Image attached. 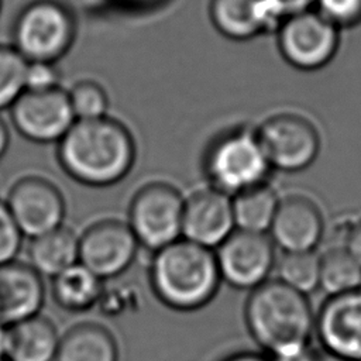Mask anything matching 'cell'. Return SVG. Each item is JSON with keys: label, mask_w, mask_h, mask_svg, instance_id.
Segmentation results:
<instances>
[{"label": "cell", "mask_w": 361, "mask_h": 361, "mask_svg": "<svg viewBox=\"0 0 361 361\" xmlns=\"http://www.w3.org/2000/svg\"><path fill=\"white\" fill-rule=\"evenodd\" d=\"M135 157L131 131L110 116L76 120L56 149L58 162L66 175L92 188L111 186L124 179Z\"/></svg>", "instance_id": "1"}, {"label": "cell", "mask_w": 361, "mask_h": 361, "mask_svg": "<svg viewBox=\"0 0 361 361\" xmlns=\"http://www.w3.org/2000/svg\"><path fill=\"white\" fill-rule=\"evenodd\" d=\"M244 319L257 344L279 361L305 351L314 327L306 295L279 279H268L251 290Z\"/></svg>", "instance_id": "2"}, {"label": "cell", "mask_w": 361, "mask_h": 361, "mask_svg": "<svg viewBox=\"0 0 361 361\" xmlns=\"http://www.w3.org/2000/svg\"><path fill=\"white\" fill-rule=\"evenodd\" d=\"M221 282L212 248L183 237L154 251L149 264V285L168 307L192 312L206 306Z\"/></svg>", "instance_id": "3"}, {"label": "cell", "mask_w": 361, "mask_h": 361, "mask_svg": "<svg viewBox=\"0 0 361 361\" xmlns=\"http://www.w3.org/2000/svg\"><path fill=\"white\" fill-rule=\"evenodd\" d=\"M271 169L255 128L244 126L213 138L203 157V172L210 186L231 197L265 185Z\"/></svg>", "instance_id": "4"}, {"label": "cell", "mask_w": 361, "mask_h": 361, "mask_svg": "<svg viewBox=\"0 0 361 361\" xmlns=\"http://www.w3.org/2000/svg\"><path fill=\"white\" fill-rule=\"evenodd\" d=\"M76 23L72 11L58 0H32L13 24V47L27 62H56L72 47Z\"/></svg>", "instance_id": "5"}, {"label": "cell", "mask_w": 361, "mask_h": 361, "mask_svg": "<svg viewBox=\"0 0 361 361\" xmlns=\"http://www.w3.org/2000/svg\"><path fill=\"white\" fill-rule=\"evenodd\" d=\"M185 197L166 182L141 186L128 206L127 224L140 245L152 252L182 237Z\"/></svg>", "instance_id": "6"}, {"label": "cell", "mask_w": 361, "mask_h": 361, "mask_svg": "<svg viewBox=\"0 0 361 361\" xmlns=\"http://www.w3.org/2000/svg\"><path fill=\"white\" fill-rule=\"evenodd\" d=\"M340 31L314 8L286 17L276 30L283 59L296 69L316 71L337 54Z\"/></svg>", "instance_id": "7"}, {"label": "cell", "mask_w": 361, "mask_h": 361, "mask_svg": "<svg viewBox=\"0 0 361 361\" xmlns=\"http://www.w3.org/2000/svg\"><path fill=\"white\" fill-rule=\"evenodd\" d=\"M255 133L271 168L279 171L298 172L307 168L320 149L317 130L299 114H274L264 120Z\"/></svg>", "instance_id": "8"}, {"label": "cell", "mask_w": 361, "mask_h": 361, "mask_svg": "<svg viewBox=\"0 0 361 361\" xmlns=\"http://www.w3.org/2000/svg\"><path fill=\"white\" fill-rule=\"evenodd\" d=\"M14 128L28 141L59 142L76 121L68 92L61 86L49 90H24L10 107Z\"/></svg>", "instance_id": "9"}, {"label": "cell", "mask_w": 361, "mask_h": 361, "mask_svg": "<svg viewBox=\"0 0 361 361\" xmlns=\"http://www.w3.org/2000/svg\"><path fill=\"white\" fill-rule=\"evenodd\" d=\"M221 281L235 289H255L275 265L271 237L235 228L214 251Z\"/></svg>", "instance_id": "10"}, {"label": "cell", "mask_w": 361, "mask_h": 361, "mask_svg": "<svg viewBox=\"0 0 361 361\" xmlns=\"http://www.w3.org/2000/svg\"><path fill=\"white\" fill-rule=\"evenodd\" d=\"M24 237H38L63 226L65 199L58 186L39 175L20 178L4 202Z\"/></svg>", "instance_id": "11"}, {"label": "cell", "mask_w": 361, "mask_h": 361, "mask_svg": "<svg viewBox=\"0 0 361 361\" xmlns=\"http://www.w3.org/2000/svg\"><path fill=\"white\" fill-rule=\"evenodd\" d=\"M138 247L127 221L103 219L79 237V262L100 279H113L131 267Z\"/></svg>", "instance_id": "12"}, {"label": "cell", "mask_w": 361, "mask_h": 361, "mask_svg": "<svg viewBox=\"0 0 361 361\" xmlns=\"http://www.w3.org/2000/svg\"><path fill=\"white\" fill-rule=\"evenodd\" d=\"M235 230L231 196L209 186L185 197L182 237L217 248Z\"/></svg>", "instance_id": "13"}, {"label": "cell", "mask_w": 361, "mask_h": 361, "mask_svg": "<svg viewBox=\"0 0 361 361\" xmlns=\"http://www.w3.org/2000/svg\"><path fill=\"white\" fill-rule=\"evenodd\" d=\"M316 330L326 350L348 361H361V290L333 295L322 306Z\"/></svg>", "instance_id": "14"}, {"label": "cell", "mask_w": 361, "mask_h": 361, "mask_svg": "<svg viewBox=\"0 0 361 361\" xmlns=\"http://www.w3.org/2000/svg\"><path fill=\"white\" fill-rule=\"evenodd\" d=\"M269 233L283 252L313 251L323 234V217L313 200L292 195L279 200Z\"/></svg>", "instance_id": "15"}, {"label": "cell", "mask_w": 361, "mask_h": 361, "mask_svg": "<svg viewBox=\"0 0 361 361\" xmlns=\"http://www.w3.org/2000/svg\"><path fill=\"white\" fill-rule=\"evenodd\" d=\"M44 299L42 276L30 264L14 259L0 265V324L39 314Z\"/></svg>", "instance_id": "16"}, {"label": "cell", "mask_w": 361, "mask_h": 361, "mask_svg": "<svg viewBox=\"0 0 361 361\" xmlns=\"http://www.w3.org/2000/svg\"><path fill=\"white\" fill-rule=\"evenodd\" d=\"M209 13L217 31L237 41L276 32L283 21L265 0H210Z\"/></svg>", "instance_id": "17"}, {"label": "cell", "mask_w": 361, "mask_h": 361, "mask_svg": "<svg viewBox=\"0 0 361 361\" xmlns=\"http://www.w3.org/2000/svg\"><path fill=\"white\" fill-rule=\"evenodd\" d=\"M59 336L55 324L42 314H35L7 326V361H54Z\"/></svg>", "instance_id": "18"}, {"label": "cell", "mask_w": 361, "mask_h": 361, "mask_svg": "<svg viewBox=\"0 0 361 361\" xmlns=\"http://www.w3.org/2000/svg\"><path fill=\"white\" fill-rule=\"evenodd\" d=\"M118 347L111 331L100 323L72 326L61 338L55 361H117Z\"/></svg>", "instance_id": "19"}, {"label": "cell", "mask_w": 361, "mask_h": 361, "mask_svg": "<svg viewBox=\"0 0 361 361\" xmlns=\"http://www.w3.org/2000/svg\"><path fill=\"white\" fill-rule=\"evenodd\" d=\"M30 265L41 275L54 278L79 262V237L68 227L31 238L28 247Z\"/></svg>", "instance_id": "20"}, {"label": "cell", "mask_w": 361, "mask_h": 361, "mask_svg": "<svg viewBox=\"0 0 361 361\" xmlns=\"http://www.w3.org/2000/svg\"><path fill=\"white\" fill-rule=\"evenodd\" d=\"M103 279L80 262L52 278L54 300L66 312L82 313L97 306L103 292Z\"/></svg>", "instance_id": "21"}, {"label": "cell", "mask_w": 361, "mask_h": 361, "mask_svg": "<svg viewBox=\"0 0 361 361\" xmlns=\"http://www.w3.org/2000/svg\"><path fill=\"white\" fill-rule=\"evenodd\" d=\"M231 202L235 228L264 234L269 231L279 199L267 183L233 196Z\"/></svg>", "instance_id": "22"}, {"label": "cell", "mask_w": 361, "mask_h": 361, "mask_svg": "<svg viewBox=\"0 0 361 361\" xmlns=\"http://www.w3.org/2000/svg\"><path fill=\"white\" fill-rule=\"evenodd\" d=\"M319 285L329 295L357 290L361 285V265L347 248H333L320 257Z\"/></svg>", "instance_id": "23"}, {"label": "cell", "mask_w": 361, "mask_h": 361, "mask_svg": "<svg viewBox=\"0 0 361 361\" xmlns=\"http://www.w3.org/2000/svg\"><path fill=\"white\" fill-rule=\"evenodd\" d=\"M320 257L313 251L283 252L278 261V279L302 293L319 286Z\"/></svg>", "instance_id": "24"}, {"label": "cell", "mask_w": 361, "mask_h": 361, "mask_svg": "<svg viewBox=\"0 0 361 361\" xmlns=\"http://www.w3.org/2000/svg\"><path fill=\"white\" fill-rule=\"evenodd\" d=\"M27 61L11 45L0 42V111L10 109L25 90Z\"/></svg>", "instance_id": "25"}, {"label": "cell", "mask_w": 361, "mask_h": 361, "mask_svg": "<svg viewBox=\"0 0 361 361\" xmlns=\"http://www.w3.org/2000/svg\"><path fill=\"white\" fill-rule=\"evenodd\" d=\"M68 97L75 120H94L109 116V94L96 80L76 82L68 92Z\"/></svg>", "instance_id": "26"}, {"label": "cell", "mask_w": 361, "mask_h": 361, "mask_svg": "<svg viewBox=\"0 0 361 361\" xmlns=\"http://www.w3.org/2000/svg\"><path fill=\"white\" fill-rule=\"evenodd\" d=\"M313 8L338 30L361 24V0H316Z\"/></svg>", "instance_id": "27"}, {"label": "cell", "mask_w": 361, "mask_h": 361, "mask_svg": "<svg viewBox=\"0 0 361 361\" xmlns=\"http://www.w3.org/2000/svg\"><path fill=\"white\" fill-rule=\"evenodd\" d=\"M23 237L24 235L6 203L0 202V265L17 258L21 250Z\"/></svg>", "instance_id": "28"}, {"label": "cell", "mask_w": 361, "mask_h": 361, "mask_svg": "<svg viewBox=\"0 0 361 361\" xmlns=\"http://www.w3.org/2000/svg\"><path fill=\"white\" fill-rule=\"evenodd\" d=\"M138 306V295L133 288H128L126 285L113 286V288H103V292L100 295V299L97 302L99 310L104 316H120L131 309H135Z\"/></svg>", "instance_id": "29"}, {"label": "cell", "mask_w": 361, "mask_h": 361, "mask_svg": "<svg viewBox=\"0 0 361 361\" xmlns=\"http://www.w3.org/2000/svg\"><path fill=\"white\" fill-rule=\"evenodd\" d=\"M61 75L54 62H27L25 90H49L59 87Z\"/></svg>", "instance_id": "30"}, {"label": "cell", "mask_w": 361, "mask_h": 361, "mask_svg": "<svg viewBox=\"0 0 361 361\" xmlns=\"http://www.w3.org/2000/svg\"><path fill=\"white\" fill-rule=\"evenodd\" d=\"M272 10L285 20L286 17L310 10L314 7L316 0H265Z\"/></svg>", "instance_id": "31"}, {"label": "cell", "mask_w": 361, "mask_h": 361, "mask_svg": "<svg viewBox=\"0 0 361 361\" xmlns=\"http://www.w3.org/2000/svg\"><path fill=\"white\" fill-rule=\"evenodd\" d=\"M283 361H348V360H345L343 357H338V355L330 353L326 348H323V350H309V348H306L300 354H298V355H295L289 360H283Z\"/></svg>", "instance_id": "32"}, {"label": "cell", "mask_w": 361, "mask_h": 361, "mask_svg": "<svg viewBox=\"0 0 361 361\" xmlns=\"http://www.w3.org/2000/svg\"><path fill=\"white\" fill-rule=\"evenodd\" d=\"M347 251L355 258V261L361 265V220L354 224L347 237Z\"/></svg>", "instance_id": "33"}, {"label": "cell", "mask_w": 361, "mask_h": 361, "mask_svg": "<svg viewBox=\"0 0 361 361\" xmlns=\"http://www.w3.org/2000/svg\"><path fill=\"white\" fill-rule=\"evenodd\" d=\"M221 361H279V360H276L265 353L259 354V353H252V351H241V353L231 354Z\"/></svg>", "instance_id": "34"}, {"label": "cell", "mask_w": 361, "mask_h": 361, "mask_svg": "<svg viewBox=\"0 0 361 361\" xmlns=\"http://www.w3.org/2000/svg\"><path fill=\"white\" fill-rule=\"evenodd\" d=\"M10 144V131L4 120L0 117V159L4 157V154L8 149Z\"/></svg>", "instance_id": "35"}, {"label": "cell", "mask_w": 361, "mask_h": 361, "mask_svg": "<svg viewBox=\"0 0 361 361\" xmlns=\"http://www.w3.org/2000/svg\"><path fill=\"white\" fill-rule=\"evenodd\" d=\"M99 1H103V0H99ZM104 1L126 4V6H131V7H152L154 4L162 3L164 0H104Z\"/></svg>", "instance_id": "36"}, {"label": "cell", "mask_w": 361, "mask_h": 361, "mask_svg": "<svg viewBox=\"0 0 361 361\" xmlns=\"http://www.w3.org/2000/svg\"><path fill=\"white\" fill-rule=\"evenodd\" d=\"M7 351V326L0 324V360L6 358Z\"/></svg>", "instance_id": "37"}, {"label": "cell", "mask_w": 361, "mask_h": 361, "mask_svg": "<svg viewBox=\"0 0 361 361\" xmlns=\"http://www.w3.org/2000/svg\"><path fill=\"white\" fill-rule=\"evenodd\" d=\"M1 7H3V0H0V11H1Z\"/></svg>", "instance_id": "38"}, {"label": "cell", "mask_w": 361, "mask_h": 361, "mask_svg": "<svg viewBox=\"0 0 361 361\" xmlns=\"http://www.w3.org/2000/svg\"><path fill=\"white\" fill-rule=\"evenodd\" d=\"M0 361H7V360H6V358H4V360H0Z\"/></svg>", "instance_id": "39"}]
</instances>
